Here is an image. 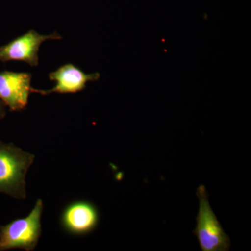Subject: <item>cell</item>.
Wrapping results in <instances>:
<instances>
[{"mask_svg": "<svg viewBox=\"0 0 251 251\" xmlns=\"http://www.w3.org/2000/svg\"><path fill=\"white\" fill-rule=\"evenodd\" d=\"M99 221L98 209L92 203L78 201L64 209L62 216L63 227L70 233L85 234L92 232Z\"/></svg>", "mask_w": 251, "mask_h": 251, "instance_id": "7", "label": "cell"}, {"mask_svg": "<svg viewBox=\"0 0 251 251\" xmlns=\"http://www.w3.org/2000/svg\"><path fill=\"white\" fill-rule=\"evenodd\" d=\"M31 82L29 73L0 72V100L11 111L23 110L32 92Z\"/></svg>", "mask_w": 251, "mask_h": 251, "instance_id": "5", "label": "cell"}, {"mask_svg": "<svg viewBox=\"0 0 251 251\" xmlns=\"http://www.w3.org/2000/svg\"><path fill=\"white\" fill-rule=\"evenodd\" d=\"M44 203L38 199L26 217L0 227V251L11 249L34 250L41 235V216Z\"/></svg>", "mask_w": 251, "mask_h": 251, "instance_id": "2", "label": "cell"}, {"mask_svg": "<svg viewBox=\"0 0 251 251\" xmlns=\"http://www.w3.org/2000/svg\"><path fill=\"white\" fill-rule=\"evenodd\" d=\"M34 159L32 153L0 140V193L25 199L26 176Z\"/></svg>", "mask_w": 251, "mask_h": 251, "instance_id": "1", "label": "cell"}, {"mask_svg": "<svg viewBox=\"0 0 251 251\" xmlns=\"http://www.w3.org/2000/svg\"><path fill=\"white\" fill-rule=\"evenodd\" d=\"M99 73L86 74L73 64H67L49 74L50 80L55 82L50 90H41L33 88L32 92L47 95L52 93H76L86 88L89 82L98 80Z\"/></svg>", "mask_w": 251, "mask_h": 251, "instance_id": "6", "label": "cell"}, {"mask_svg": "<svg viewBox=\"0 0 251 251\" xmlns=\"http://www.w3.org/2000/svg\"><path fill=\"white\" fill-rule=\"evenodd\" d=\"M62 39V36L56 31L46 35L31 29L6 45L0 46V62L21 61L31 67H37L41 44L47 41Z\"/></svg>", "mask_w": 251, "mask_h": 251, "instance_id": "4", "label": "cell"}, {"mask_svg": "<svg viewBox=\"0 0 251 251\" xmlns=\"http://www.w3.org/2000/svg\"><path fill=\"white\" fill-rule=\"evenodd\" d=\"M199 211L196 221L197 226L193 234L197 237L202 251H227L231 247L230 240L225 232L208 200L205 186L198 188Z\"/></svg>", "mask_w": 251, "mask_h": 251, "instance_id": "3", "label": "cell"}, {"mask_svg": "<svg viewBox=\"0 0 251 251\" xmlns=\"http://www.w3.org/2000/svg\"><path fill=\"white\" fill-rule=\"evenodd\" d=\"M6 108H7V107L0 100V120H1V119L4 118L6 116Z\"/></svg>", "mask_w": 251, "mask_h": 251, "instance_id": "8", "label": "cell"}]
</instances>
